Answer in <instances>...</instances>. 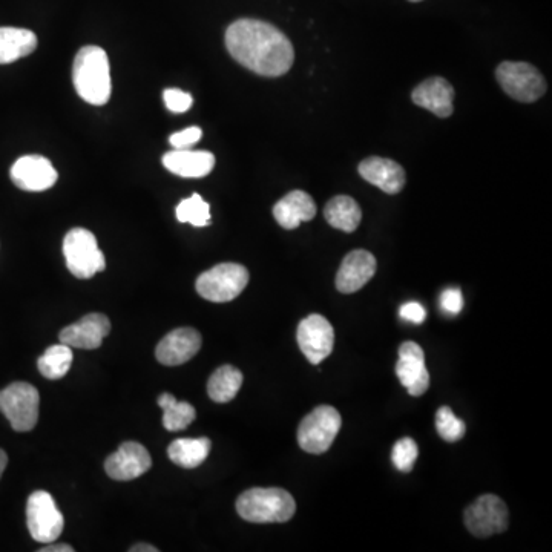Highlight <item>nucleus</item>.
<instances>
[{
    "label": "nucleus",
    "instance_id": "nucleus-35",
    "mask_svg": "<svg viewBox=\"0 0 552 552\" xmlns=\"http://www.w3.org/2000/svg\"><path fill=\"white\" fill-rule=\"evenodd\" d=\"M50 546L40 549L42 552H73L74 548H71L69 545H53V543H48Z\"/></svg>",
    "mask_w": 552,
    "mask_h": 552
},
{
    "label": "nucleus",
    "instance_id": "nucleus-38",
    "mask_svg": "<svg viewBox=\"0 0 552 552\" xmlns=\"http://www.w3.org/2000/svg\"><path fill=\"white\" fill-rule=\"evenodd\" d=\"M408 2H413V4H418V2H422V0H408Z\"/></svg>",
    "mask_w": 552,
    "mask_h": 552
},
{
    "label": "nucleus",
    "instance_id": "nucleus-37",
    "mask_svg": "<svg viewBox=\"0 0 552 552\" xmlns=\"http://www.w3.org/2000/svg\"><path fill=\"white\" fill-rule=\"evenodd\" d=\"M8 456L4 450H0V477L4 474L5 468H7Z\"/></svg>",
    "mask_w": 552,
    "mask_h": 552
},
{
    "label": "nucleus",
    "instance_id": "nucleus-29",
    "mask_svg": "<svg viewBox=\"0 0 552 552\" xmlns=\"http://www.w3.org/2000/svg\"><path fill=\"white\" fill-rule=\"evenodd\" d=\"M437 433L447 442H457L465 436V422L454 416L450 407H441L436 414Z\"/></svg>",
    "mask_w": 552,
    "mask_h": 552
},
{
    "label": "nucleus",
    "instance_id": "nucleus-18",
    "mask_svg": "<svg viewBox=\"0 0 552 552\" xmlns=\"http://www.w3.org/2000/svg\"><path fill=\"white\" fill-rule=\"evenodd\" d=\"M411 100L441 119H447L454 111V89L444 77H430L419 83L411 92Z\"/></svg>",
    "mask_w": 552,
    "mask_h": 552
},
{
    "label": "nucleus",
    "instance_id": "nucleus-10",
    "mask_svg": "<svg viewBox=\"0 0 552 552\" xmlns=\"http://www.w3.org/2000/svg\"><path fill=\"white\" fill-rule=\"evenodd\" d=\"M27 522L31 537L46 545L56 542L65 526V519L53 496L46 491L31 494L27 503Z\"/></svg>",
    "mask_w": 552,
    "mask_h": 552
},
{
    "label": "nucleus",
    "instance_id": "nucleus-20",
    "mask_svg": "<svg viewBox=\"0 0 552 552\" xmlns=\"http://www.w3.org/2000/svg\"><path fill=\"white\" fill-rule=\"evenodd\" d=\"M163 166L183 178H203L215 168V155L209 151L174 149L163 155Z\"/></svg>",
    "mask_w": 552,
    "mask_h": 552
},
{
    "label": "nucleus",
    "instance_id": "nucleus-8",
    "mask_svg": "<svg viewBox=\"0 0 552 552\" xmlns=\"http://www.w3.org/2000/svg\"><path fill=\"white\" fill-rule=\"evenodd\" d=\"M497 82L517 102L533 103L546 92V80L536 66L526 62H502L496 69Z\"/></svg>",
    "mask_w": 552,
    "mask_h": 552
},
{
    "label": "nucleus",
    "instance_id": "nucleus-13",
    "mask_svg": "<svg viewBox=\"0 0 552 552\" xmlns=\"http://www.w3.org/2000/svg\"><path fill=\"white\" fill-rule=\"evenodd\" d=\"M396 375L411 396H422L430 387V373L425 365L424 350L413 341L404 342L399 347V361Z\"/></svg>",
    "mask_w": 552,
    "mask_h": 552
},
{
    "label": "nucleus",
    "instance_id": "nucleus-15",
    "mask_svg": "<svg viewBox=\"0 0 552 552\" xmlns=\"http://www.w3.org/2000/svg\"><path fill=\"white\" fill-rule=\"evenodd\" d=\"M378 264L368 250L358 249L350 252L342 261L336 273V289L345 295L358 292L375 276Z\"/></svg>",
    "mask_w": 552,
    "mask_h": 552
},
{
    "label": "nucleus",
    "instance_id": "nucleus-30",
    "mask_svg": "<svg viewBox=\"0 0 552 552\" xmlns=\"http://www.w3.org/2000/svg\"><path fill=\"white\" fill-rule=\"evenodd\" d=\"M418 456V444L411 437H404L401 441L396 442L393 451H391V460L402 473H410L413 470Z\"/></svg>",
    "mask_w": 552,
    "mask_h": 552
},
{
    "label": "nucleus",
    "instance_id": "nucleus-1",
    "mask_svg": "<svg viewBox=\"0 0 552 552\" xmlns=\"http://www.w3.org/2000/svg\"><path fill=\"white\" fill-rule=\"evenodd\" d=\"M226 48L244 68L264 77L289 73L295 50L289 37L270 23L240 19L226 31Z\"/></svg>",
    "mask_w": 552,
    "mask_h": 552
},
{
    "label": "nucleus",
    "instance_id": "nucleus-25",
    "mask_svg": "<svg viewBox=\"0 0 552 552\" xmlns=\"http://www.w3.org/2000/svg\"><path fill=\"white\" fill-rule=\"evenodd\" d=\"M241 385H243V373L232 365H223L209 378L207 393L212 401L226 404L238 395Z\"/></svg>",
    "mask_w": 552,
    "mask_h": 552
},
{
    "label": "nucleus",
    "instance_id": "nucleus-36",
    "mask_svg": "<svg viewBox=\"0 0 552 552\" xmlns=\"http://www.w3.org/2000/svg\"><path fill=\"white\" fill-rule=\"evenodd\" d=\"M158 549L154 548L152 545H135L134 548H131V552H157Z\"/></svg>",
    "mask_w": 552,
    "mask_h": 552
},
{
    "label": "nucleus",
    "instance_id": "nucleus-24",
    "mask_svg": "<svg viewBox=\"0 0 552 552\" xmlns=\"http://www.w3.org/2000/svg\"><path fill=\"white\" fill-rule=\"evenodd\" d=\"M212 442L207 437L197 439H177L168 448L169 459L181 468L200 467L211 453Z\"/></svg>",
    "mask_w": 552,
    "mask_h": 552
},
{
    "label": "nucleus",
    "instance_id": "nucleus-4",
    "mask_svg": "<svg viewBox=\"0 0 552 552\" xmlns=\"http://www.w3.org/2000/svg\"><path fill=\"white\" fill-rule=\"evenodd\" d=\"M63 255L69 272L80 280H89L106 267L105 255L99 249L97 238L83 227L71 229L66 234Z\"/></svg>",
    "mask_w": 552,
    "mask_h": 552
},
{
    "label": "nucleus",
    "instance_id": "nucleus-3",
    "mask_svg": "<svg viewBox=\"0 0 552 552\" xmlns=\"http://www.w3.org/2000/svg\"><path fill=\"white\" fill-rule=\"evenodd\" d=\"M237 511L252 523H284L295 516L292 494L281 488H252L237 500Z\"/></svg>",
    "mask_w": 552,
    "mask_h": 552
},
{
    "label": "nucleus",
    "instance_id": "nucleus-9",
    "mask_svg": "<svg viewBox=\"0 0 552 552\" xmlns=\"http://www.w3.org/2000/svg\"><path fill=\"white\" fill-rule=\"evenodd\" d=\"M464 520L473 536L487 539L494 534L505 533L510 525V513L500 497L485 494L468 506Z\"/></svg>",
    "mask_w": 552,
    "mask_h": 552
},
{
    "label": "nucleus",
    "instance_id": "nucleus-2",
    "mask_svg": "<svg viewBox=\"0 0 552 552\" xmlns=\"http://www.w3.org/2000/svg\"><path fill=\"white\" fill-rule=\"evenodd\" d=\"M77 94L89 105L102 106L111 97V68L108 54L99 46H85L77 53L73 66Z\"/></svg>",
    "mask_w": 552,
    "mask_h": 552
},
{
    "label": "nucleus",
    "instance_id": "nucleus-31",
    "mask_svg": "<svg viewBox=\"0 0 552 552\" xmlns=\"http://www.w3.org/2000/svg\"><path fill=\"white\" fill-rule=\"evenodd\" d=\"M163 99H165L166 108L171 112H175V114H183V112L189 111L192 108V103H194L191 94L177 88L166 89L163 92Z\"/></svg>",
    "mask_w": 552,
    "mask_h": 552
},
{
    "label": "nucleus",
    "instance_id": "nucleus-33",
    "mask_svg": "<svg viewBox=\"0 0 552 552\" xmlns=\"http://www.w3.org/2000/svg\"><path fill=\"white\" fill-rule=\"evenodd\" d=\"M441 307L444 312L451 313V315H457L464 309V295L457 287H450L445 289L441 295Z\"/></svg>",
    "mask_w": 552,
    "mask_h": 552
},
{
    "label": "nucleus",
    "instance_id": "nucleus-22",
    "mask_svg": "<svg viewBox=\"0 0 552 552\" xmlns=\"http://www.w3.org/2000/svg\"><path fill=\"white\" fill-rule=\"evenodd\" d=\"M37 48V36L25 28L0 27V65L30 56Z\"/></svg>",
    "mask_w": 552,
    "mask_h": 552
},
{
    "label": "nucleus",
    "instance_id": "nucleus-19",
    "mask_svg": "<svg viewBox=\"0 0 552 552\" xmlns=\"http://www.w3.org/2000/svg\"><path fill=\"white\" fill-rule=\"evenodd\" d=\"M358 171L365 181L390 195L399 194L407 180L404 168L390 158H365L359 163Z\"/></svg>",
    "mask_w": 552,
    "mask_h": 552
},
{
    "label": "nucleus",
    "instance_id": "nucleus-14",
    "mask_svg": "<svg viewBox=\"0 0 552 552\" xmlns=\"http://www.w3.org/2000/svg\"><path fill=\"white\" fill-rule=\"evenodd\" d=\"M152 459L145 447L138 442H125L117 453L106 459L105 470L108 476L120 482L134 480L151 470Z\"/></svg>",
    "mask_w": 552,
    "mask_h": 552
},
{
    "label": "nucleus",
    "instance_id": "nucleus-11",
    "mask_svg": "<svg viewBox=\"0 0 552 552\" xmlns=\"http://www.w3.org/2000/svg\"><path fill=\"white\" fill-rule=\"evenodd\" d=\"M296 339H298L299 349L309 362L318 365L319 362L329 358L330 353L333 352L335 330L329 319L318 313H312L299 322Z\"/></svg>",
    "mask_w": 552,
    "mask_h": 552
},
{
    "label": "nucleus",
    "instance_id": "nucleus-16",
    "mask_svg": "<svg viewBox=\"0 0 552 552\" xmlns=\"http://www.w3.org/2000/svg\"><path fill=\"white\" fill-rule=\"evenodd\" d=\"M111 330V322L102 313H89L76 324L66 327L60 332V342L69 345L71 349H99L103 339Z\"/></svg>",
    "mask_w": 552,
    "mask_h": 552
},
{
    "label": "nucleus",
    "instance_id": "nucleus-23",
    "mask_svg": "<svg viewBox=\"0 0 552 552\" xmlns=\"http://www.w3.org/2000/svg\"><path fill=\"white\" fill-rule=\"evenodd\" d=\"M324 218L335 229L352 234L361 223L362 211L359 204L352 197L338 195L326 204Z\"/></svg>",
    "mask_w": 552,
    "mask_h": 552
},
{
    "label": "nucleus",
    "instance_id": "nucleus-5",
    "mask_svg": "<svg viewBox=\"0 0 552 552\" xmlns=\"http://www.w3.org/2000/svg\"><path fill=\"white\" fill-rule=\"evenodd\" d=\"M249 284V270L237 263H221L198 276V295L212 303H229Z\"/></svg>",
    "mask_w": 552,
    "mask_h": 552
},
{
    "label": "nucleus",
    "instance_id": "nucleus-7",
    "mask_svg": "<svg viewBox=\"0 0 552 552\" xmlns=\"http://www.w3.org/2000/svg\"><path fill=\"white\" fill-rule=\"evenodd\" d=\"M40 396L36 387L27 382H14L0 391V411L20 433L31 431L39 419Z\"/></svg>",
    "mask_w": 552,
    "mask_h": 552
},
{
    "label": "nucleus",
    "instance_id": "nucleus-6",
    "mask_svg": "<svg viewBox=\"0 0 552 552\" xmlns=\"http://www.w3.org/2000/svg\"><path fill=\"white\" fill-rule=\"evenodd\" d=\"M341 424V414L336 408L330 405L315 408L299 424V447L310 454L326 453L338 436Z\"/></svg>",
    "mask_w": 552,
    "mask_h": 552
},
{
    "label": "nucleus",
    "instance_id": "nucleus-21",
    "mask_svg": "<svg viewBox=\"0 0 552 552\" xmlns=\"http://www.w3.org/2000/svg\"><path fill=\"white\" fill-rule=\"evenodd\" d=\"M276 223L287 230L296 229L301 223L316 217V204L307 192L293 191L281 198L273 207Z\"/></svg>",
    "mask_w": 552,
    "mask_h": 552
},
{
    "label": "nucleus",
    "instance_id": "nucleus-32",
    "mask_svg": "<svg viewBox=\"0 0 552 552\" xmlns=\"http://www.w3.org/2000/svg\"><path fill=\"white\" fill-rule=\"evenodd\" d=\"M203 137V131L198 126H191V128L183 129V131L175 132L169 137V143H171L174 149H191L192 146L197 145Z\"/></svg>",
    "mask_w": 552,
    "mask_h": 552
},
{
    "label": "nucleus",
    "instance_id": "nucleus-27",
    "mask_svg": "<svg viewBox=\"0 0 552 552\" xmlns=\"http://www.w3.org/2000/svg\"><path fill=\"white\" fill-rule=\"evenodd\" d=\"M71 364H73V349L62 342L51 345L37 361V367L46 379L63 378L69 372Z\"/></svg>",
    "mask_w": 552,
    "mask_h": 552
},
{
    "label": "nucleus",
    "instance_id": "nucleus-17",
    "mask_svg": "<svg viewBox=\"0 0 552 552\" xmlns=\"http://www.w3.org/2000/svg\"><path fill=\"white\" fill-rule=\"evenodd\" d=\"M201 335L191 327L174 330L157 345L155 356L158 362L169 367L191 361L201 349Z\"/></svg>",
    "mask_w": 552,
    "mask_h": 552
},
{
    "label": "nucleus",
    "instance_id": "nucleus-34",
    "mask_svg": "<svg viewBox=\"0 0 552 552\" xmlns=\"http://www.w3.org/2000/svg\"><path fill=\"white\" fill-rule=\"evenodd\" d=\"M399 315H401L404 321L413 322V324H422L425 318H427V312H425L424 307L419 303H414V301L404 304L401 310H399Z\"/></svg>",
    "mask_w": 552,
    "mask_h": 552
},
{
    "label": "nucleus",
    "instance_id": "nucleus-12",
    "mask_svg": "<svg viewBox=\"0 0 552 552\" xmlns=\"http://www.w3.org/2000/svg\"><path fill=\"white\" fill-rule=\"evenodd\" d=\"M57 178L59 175L53 163L42 155H25L11 168V180L22 191H48L56 184Z\"/></svg>",
    "mask_w": 552,
    "mask_h": 552
},
{
    "label": "nucleus",
    "instance_id": "nucleus-28",
    "mask_svg": "<svg viewBox=\"0 0 552 552\" xmlns=\"http://www.w3.org/2000/svg\"><path fill=\"white\" fill-rule=\"evenodd\" d=\"M175 215L180 223H189L194 227H206L211 224V207L198 194L180 201Z\"/></svg>",
    "mask_w": 552,
    "mask_h": 552
},
{
    "label": "nucleus",
    "instance_id": "nucleus-26",
    "mask_svg": "<svg viewBox=\"0 0 552 552\" xmlns=\"http://www.w3.org/2000/svg\"><path fill=\"white\" fill-rule=\"evenodd\" d=\"M158 405L163 408V425L168 431H181L195 421L197 411L189 402H178L169 393H163L158 398Z\"/></svg>",
    "mask_w": 552,
    "mask_h": 552
}]
</instances>
